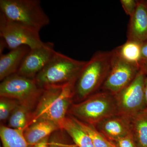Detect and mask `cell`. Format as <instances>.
Instances as JSON below:
<instances>
[{"instance_id": "cell-19", "label": "cell", "mask_w": 147, "mask_h": 147, "mask_svg": "<svg viewBox=\"0 0 147 147\" xmlns=\"http://www.w3.org/2000/svg\"><path fill=\"white\" fill-rule=\"evenodd\" d=\"M29 114L28 104L19 103L9 118V127L16 129L25 130L28 125Z\"/></svg>"}, {"instance_id": "cell-2", "label": "cell", "mask_w": 147, "mask_h": 147, "mask_svg": "<svg viewBox=\"0 0 147 147\" xmlns=\"http://www.w3.org/2000/svg\"><path fill=\"white\" fill-rule=\"evenodd\" d=\"M113 51L97 52L80 71L74 87L79 98L85 99L102 86L110 71Z\"/></svg>"}, {"instance_id": "cell-20", "label": "cell", "mask_w": 147, "mask_h": 147, "mask_svg": "<svg viewBox=\"0 0 147 147\" xmlns=\"http://www.w3.org/2000/svg\"><path fill=\"white\" fill-rule=\"evenodd\" d=\"M74 118L89 136L94 147H117L100 133L95 127L81 121L75 118Z\"/></svg>"}, {"instance_id": "cell-23", "label": "cell", "mask_w": 147, "mask_h": 147, "mask_svg": "<svg viewBox=\"0 0 147 147\" xmlns=\"http://www.w3.org/2000/svg\"><path fill=\"white\" fill-rule=\"evenodd\" d=\"M122 6L125 13L131 17L137 9L138 1L135 0H121Z\"/></svg>"}, {"instance_id": "cell-9", "label": "cell", "mask_w": 147, "mask_h": 147, "mask_svg": "<svg viewBox=\"0 0 147 147\" xmlns=\"http://www.w3.org/2000/svg\"><path fill=\"white\" fill-rule=\"evenodd\" d=\"M113 51L111 67L102 87L105 91L115 95L134 80L141 67L124 60Z\"/></svg>"}, {"instance_id": "cell-5", "label": "cell", "mask_w": 147, "mask_h": 147, "mask_svg": "<svg viewBox=\"0 0 147 147\" xmlns=\"http://www.w3.org/2000/svg\"><path fill=\"white\" fill-rule=\"evenodd\" d=\"M70 108L72 117L95 126L105 119L118 114L115 96L108 92L93 94Z\"/></svg>"}, {"instance_id": "cell-7", "label": "cell", "mask_w": 147, "mask_h": 147, "mask_svg": "<svg viewBox=\"0 0 147 147\" xmlns=\"http://www.w3.org/2000/svg\"><path fill=\"white\" fill-rule=\"evenodd\" d=\"M39 31L11 21L0 13V37L4 40L7 48L12 50L22 46L30 49L43 46Z\"/></svg>"}, {"instance_id": "cell-4", "label": "cell", "mask_w": 147, "mask_h": 147, "mask_svg": "<svg viewBox=\"0 0 147 147\" xmlns=\"http://www.w3.org/2000/svg\"><path fill=\"white\" fill-rule=\"evenodd\" d=\"M0 13L38 31L50 22L38 0H1Z\"/></svg>"}, {"instance_id": "cell-1", "label": "cell", "mask_w": 147, "mask_h": 147, "mask_svg": "<svg viewBox=\"0 0 147 147\" xmlns=\"http://www.w3.org/2000/svg\"><path fill=\"white\" fill-rule=\"evenodd\" d=\"M76 80L43 89L40 100L28 126L39 121H48L60 125L75 93Z\"/></svg>"}, {"instance_id": "cell-16", "label": "cell", "mask_w": 147, "mask_h": 147, "mask_svg": "<svg viewBox=\"0 0 147 147\" xmlns=\"http://www.w3.org/2000/svg\"><path fill=\"white\" fill-rule=\"evenodd\" d=\"M131 133L137 147H147V108L131 118Z\"/></svg>"}, {"instance_id": "cell-22", "label": "cell", "mask_w": 147, "mask_h": 147, "mask_svg": "<svg viewBox=\"0 0 147 147\" xmlns=\"http://www.w3.org/2000/svg\"><path fill=\"white\" fill-rule=\"evenodd\" d=\"M117 147H137L131 133L113 142Z\"/></svg>"}, {"instance_id": "cell-13", "label": "cell", "mask_w": 147, "mask_h": 147, "mask_svg": "<svg viewBox=\"0 0 147 147\" xmlns=\"http://www.w3.org/2000/svg\"><path fill=\"white\" fill-rule=\"evenodd\" d=\"M30 48L22 46L11 50L7 54L0 56V80L17 73L24 58Z\"/></svg>"}, {"instance_id": "cell-10", "label": "cell", "mask_w": 147, "mask_h": 147, "mask_svg": "<svg viewBox=\"0 0 147 147\" xmlns=\"http://www.w3.org/2000/svg\"><path fill=\"white\" fill-rule=\"evenodd\" d=\"M56 52L54 43L50 42H45L41 47L30 49L16 73L34 79L38 74L47 65Z\"/></svg>"}, {"instance_id": "cell-14", "label": "cell", "mask_w": 147, "mask_h": 147, "mask_svg": "<svg viewBox=\"0 0 147 147\" xmlns=\"http://www.w3.org/2000/svg\"><path fill=\"white\" fill-rule=\"evenodd\" d=\"M60 128L57 124L48 121H39L27 127L24 131L25 137L29 147L37 143Z\"/></svg>"}, {"instance_id": "cell-12", "label": "cell", "mask_w": 147, "mask_h": 147, "mask_svg": "<svg viewBox=\"0 0 147 147\" xmlns=\"http://www.w3.org/2000/svg\"><path fill=\"white\" fill-rule=\"evenodd\" d=\"M127 37L142 44L147 41V1H138L137 9L130 17Z\"/></svg>"}, {"instance_id": "cell-21", "label": "cell", "mask_w": 147, "mask_h": 147, "mask_svg": "<svg viewBox=\"0 0 147 147\" xmlns=\"http://www.w3.org/2000/svg\"><path fill=\"white\" fill-rule=\"evenodd\" d=\"M19 101L7 98L1 97L0 101V119L6 120L19 104Z\"/></svg>"}, {"instance_id": "cell-8", "label": "cell", "mask_w": 147, "mask_h": 147, "mask_svg": "<svg viewBox=\"0 0 147 147\" xmlns=\"http://www.w3.org/2000/svg\"><path fill=\"white\" fill-rule=\"evenodd\" d=\"M40 88L35 79L25 77L16 73L2 81L0 84L1 97L7 98L28 104L42 94Z\"/></svg>"}, {"instance_id": "cell-3", "label": "cell", "mask_w": 147, "mask_h": 147, "mask_svg": "<svg viewBox=\"0 0 147 147\" xmlns=\"http://www.w3.org/2000/svg\"><path fill=\"white\" fill-rule=\"evenodd\" d=\"M87 61L76 60L56 52L47 65L35 78L38 86L44 89L76 80Z\"/></svg>"}, {"instance_id": "cell-17", "label": "cell", "mask_w": 147, "mask_h": 147, "mask_svg": "<svg viewBox=\"0 0 147 147\" xmlns=\"http://www.w3.org/2000/svg\"><path fill=\"white\" fill-rule=\"evenodd\" d=\"M143 44L134 40H127L122 45L114 49L119 57L126 62L141 67Z\"/></svg>"}, {"instance_id": "cell-27", "label": "cell", "mask_w": 147, "mask_h": 147, "mask_svg": "<svg viewBox=\"0 0 147 147\" xmlns=\"http://www.w3.org/2000/svg\"><path fill=\"white\" fill-rule=\"evenodd\" d=\"M145 97L146 106L147 108V75L145 82Z\"/></svg>"}, {"instance_id": "cell-29", "label": "cell", "mask_w": 147, "mask_h": 147, "mask_svg": "<svg viewBox=\"0 0 147 147\" xmlns=\"http://www.w3.org/2000/svg\"><path fill=\"white\" fill-rule=\"evenodd\" d=\"M71 147H77V146H76V145H74V146H71Z\"/></svg>"}, {"instance_id": "cell-24", "label": "cell", "mask_w": 147, "mask_h": 147, "mask_svg": "<svg viewBox=\"0 0 147 147\" xmlns=\"http://www.w3.org/2000/svg\"><path fill=\"white\" fill-rule=\"evenodd\" d=\"M66 144L63 141L57 137H53L50 140V147H71Z\"/></svg>"}, {"instance_id": "cell-15", "label": "cell", "mask_w": 147, "mask_h": 147, "mask_svg": "<svg viewBox=\"0 0 147 147\" xmlns=\"http://www.w3.org/2000/svg\"><path fill=\"white\" fill-rule=\"evenodd\" d=\"M60 129L66 131L77 147H94L89 136L72 116L66 117L61 125Z\"/></svg>"}, {"instance_id": "cell-25", "label": "cell", "mask_w": 147, "mask_h": 147, "mask_svg": "<svg viewBox=\"0 0 147 147\" xmlns=\"http://www.w3.org/2000/svg\"><path fill=\"white\" fill-rule=\"evenodd\" d=\"M49 137H45L41 141L38 142L32 147H50V139Z\"/></svg>"}, {"instance_id": "cell-26", "label": "cell", "mask_w": 147, "mask_h": 147, "mask_svg": "<svg viewBox=\"0 0 147 147\" xmlns=\"http://www.w3.org/2000/svg\"><path fill=\"white\" fill-rule=\"evenodd\" d=\"M142 63L147 62V41L142 45Z\"/></svg>"}, {"instance_id": "cell-28", "label": "cell", "mask_w": 147, "mask_h": 147, "mask_svg": "<svg viewBox=\"0 0 147 147\" xmlns=\"http://www.w3.org/2000/svg\"><path fill=\"white\" fill-rule=\"evenodd\" d=\"M141 67L144 69L147 75V62L142 63V64H141Z\"/></svg>"}, {"instance_id": "cell-18", "label": "cell", "mask_w": 147, "mask_h": 147, "mask_svg": "<svg viewBox=\"0 0 147 147\" xmlns=\"http://www.w3.org/2000/svg\"><path fill=\"white\" fill-rule=\"evenodd\" d=\"M23 130L1 125L0 137L3 147H29Z\"/></svg>"}, {"instance_id": "cell-11", "label": "cell", "mask_w": 147, "mask_h": 147, "mask_svg": "<svg viewBox=\"0 0 147 147\" xmlns=\"http://www.w3.org/2000/svg\"><path fill=\"white\" fill-rule=\"evenodd\" d=\"M94 126L113 143L131 133V118L117 114L103 120Z\"/></svg>"}, {"instance_id": "cell-6", "label": "cell", "mask_w": 147, "mask_h": 147, "mask_svg": "<svg viewBox=\"0 0 147 147\" xmlns=\"http://www.w3.org/2000/svg\"><path fill=\"white\" fill-rule=\"evenodd\" d=\"M147 74L142 67L129 85L115 95L118 114L131 118L146 106L145 82Z\"/></svg>"}]
</instances>
